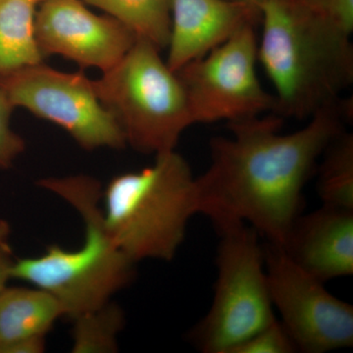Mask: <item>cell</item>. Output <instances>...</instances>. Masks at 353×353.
<instances>
[{
  "mask_svg": "<svg viewBox=\"0 0 353 353\" xmlns=\"http://www.w3.org/2000/svg\"><path fill=\"white\" fill-rule=\"evenodd\" d=\"M352 116L350 97L290 134H281L282 117L274 113L229 123L231 136L211 139L210 166L196 176L199 213L215 227L245 223L282 245L301 215L304 185L318 160Z\"/></svg>",
  "mask_w": 353,
  "mask_h": 353,
  "instance_id": "1",
  "label": "cell"
},
{
  "mask_svg": "<svg viewBox=\"0 0 353 353\" xmlns=\"http://www.w3.org/2000/svg\"><path fill=\"white\" fill-rule=\"evenodd\" d=\"M259 61L273 83L276 115L309 119L340 101L353 82L352 34L294 0H266Z\"/></svg>",
  "mask_w": 353,
  "mask_h": 353,
  "instance_id": "2",
  "label": "cell"
},
{
  "mask_svg": "<svg viewBox=\"0 0 353 353\" xmlns=\"http://www.w3.org/2000/svg\"><path fill=\"white\" fill-rule=\"evenodd\" d=\"M38 185L72 206L85 227L82 246L50 245L38 256L16 259L12 279L46 290L74 319L112 301L134 280L136 264L118 248L105 226L102 187L87 175L50 176Z\"/></svg>",
  "mask_w": 353,
  "mask_h": 353,
  "instance_id": "3",
  "label": "cell"
},
{
  "mask_svg": "<svg viewBox=\"0 0 353 353\" xmlns=\"http://www.w3.org/2000/svg\"><path fill=\"white\" fill-rule=\"evenodd\" d=\"M102 211L113 241L134 263L171 261L199 214L196 176L176 150L155 155L150 166L114 176L102 190Z\"/></svg>",
  "mask_w": 353,
  "mask_h": 353,
  "instance_id": "4",
  "label": "cell"
},
{
  "mask_svg": "<svg viewBox=\"0 0 353 353\" xmlns=\"http://www.w3.org/2000/svg\"><path fill=\"white\" fill-rule=\"evenodd\" d=\"M157 46L137 39L122 59L94 81L97 97L119 125L127 145L145 154L176 150L194 125L187 92Z\"/></svg>",
  "mask_w": 353,
  "mask_h": 353,
  "instance_id": "5",
  "label": "cell"
},
{
  "mask_svg": "<svg viewBox=\"0 0 353 353\" xmlns=\"http://www.w3.org/2000/svg\"><path fill=\"white\" fill-rule=\"evenodd\" d=\"M217 281L208 315L192 333L205 353H231L248 336L277 319L274 312L263 245L259 234L243 222L216 227Z\"/></svg>",
  "mask_w": 353,
  "mask_h": 353,
  "instance_id": "6",
  "label": "cell"
},
{
  "mask_svg": "<svg viewBox=\"0 0 353 353\" xmlns=\"http://www.w3.org/2000/svg\"><path fill=\"white\" fill-rule=\"evenodd\" d=\"M0 90L14 108L68 132L83 150H121L124 134L97 97L94 81L82 72L67 73L43 62L0 75Z\"/></svg>",
  "mask_w": 353,
  "mask_h": 353,
  "instance_id": "7",
  "label": "cell"
},
{
  "mask_svg": "<svg viewBox=\"0 0 353 353\" xmlns=\"http://www.w3.org/2000/svg\"><path fill=\"white\" fill-rule=\"evenodd\" d=\"M255 26H245L176 72L187 92L194 124L236 122L275 112V95L264 90L257 76Z\"/></svg>",
  "mask_w": 353,
  "mask_h": 353,
  "instance_id": "8",
  "label": "cell"
},
{
  "mask_svg": "<svg viewBox=\"0 0 353 353\" xmlns=\"http://www.w3.org/2000/svg\"><path fill=\"white\" fill-rule=\"evenodd\" d=\"M263 250L272 304L297 352L352 347V304L334 296L323 281L294 263L280 246L267 241Z\"/></svg>",
  "mask_w": 353,
  "mask_h": 353,
  "instance_id": "9",
  "label": "cell"
},
{
  "mask_svg": "<svg viewBox=\"0 0 353 353\" xmlns=\"http://www.w3.org/2000/svg\"><path fill=\"white\" fill-rule=\"evenodd\" d=\"M34 20L43 58L60 55L82 68L108 71L127 54L137 37L111 16L97 15L82 0H44Z\"/></svg>",
  "mask_w": 353,
  "mask_h": 353,
  "instance_id": "10",
  "label": "cell"
},
{
  "mask_svg": "<svg viewBox=\"0 0 353 353\" xmlns=\"http://www.w3.org/2000/svg\"><path fill=\"white\" fill-rule=\"evenodd\" d=\"M260 17L259 7L236 0H171L167 65L176 73Z\"/></svg>",
  "mask_w": 353,
  "mask_h": 353,
  "instance_id": "11",
  "label": "cell"
},
{
  "mask_svg": "<svg viewBox=\"0 0 353 353\" xmlns=\"http://www.w3.org/2000/svg\"><path fill=\"white\" fill-rule=\"evenodd\" d=\"M278 246L294 263L324 283L352 275L353 210L323 205L307 215L301 214Z\"/></svg>",
  "mask_w": 353,
  "mask_h": 353,
  "instance_id": "12",
  "label": "cell"
},
{
  "mask_svg": "<svg viewBox=\"0 0 353 353\" xmlns=\"http://www.w3.org/2000/svg\"><path fill=\"white\" fill-rule=\"evenodd\" d=\"M63 308L46 290L7 287L0 292V353H41Z\"/></svg>",
  "mask_w": 353,
  "mask_h": 353,
  "instance_id": "13",
  "label": "cell"
},
{
  "mask_svg": "<svg viewBox=\"0 0 353 353\" xmlns=\"http://www.w3.org/2000/svg\"><path fill=\"white\" fill-rule=\"evenodd\" d=\"M37 0H0V75L43 61L37 43Z\"/></svg>",
  "mask_w": 353,
  "mask_h": 353,
  "instance_id": "14",
  "label": "cell"
},
{
  "mask_svg": "<svg viewBox=\"0 0 353 353\" xmlns=\"http://www.w3.org/2000/svg\"><path fill=\"white\" fill-rule=\"evenodd\" d=\"M101 9L137 37L167 48L171 34V0H82Z\"/></svg>",
  "mask_w": 353,
  "mask_h": 353,
  "instance_id": "15",
  "label": "cell"
},
{
  "mask_svg": "<svg viewBox=\"0 0 353 353\" xmlns=\"http://www.w3.org/2000/svg\"><path fill=\"white\" fill-rule=\"evenodd\" d=\"M318 168L323 205L353 210V134L343 131L327 146Z\"/></svg>",
  "mask_w": 353,
  "mask_h": 353,
  "instance_id": "16",
  "label": "cell"
},
{
  "mask_svg": "<svg viewBox=\"0 0 353 353\" xmlns=\"http://www.w3.org/2000/svg\"><path fill=\"white\" fill-rule=\"evenodd\" d=\"M72 320V352L113 353L119 350L118 336L125 326V314L114 301Z\"/></svg>",
  "mask_w": 353,
  "mask_h": 353,
  "instance_id": "17",
  "label": "cell"
},
{
  "mask_svg": "<svg viewBox=\"0 0 353 353\" xmlns=\"http://www.w3.org/2000/svg\"><path fill=\"white\" fill-rule=\"evenodd\" d=\"M297 350L278 319L236 345L231 353H292Z\"/></svg>",
  "mask_w": 353,
  "mask_h": 353,
  "instance_id": "18",
  "label": "cell"
},
{
  "mask_svg": "<svg viewBox=\"0 0 353 353\" xmlns=\"http://www.w3.org/2000/svg\"><path fill=\"white\" fill-rule=\"evenodd\" d=\"M14 106L0 90V170H8L24 153V139L11 126Z\"/></svg>",
  "mask_w": 353,
  "mask_h": 353,
  "instance_id": "19",
  "label": "cell"
},
{
  "mask_svg": "<svg viewBox=\"0 0 353 353\" xmlns=\"http://www.w3.org/2000/svg\"><path fill=\"white\" fill-rule=\"evenodd\" d=\"M321 19L352 34L353 0H294Z\"/></svg>",
  "mask_w": 353,
  "mask_h": 353,
  "instance_id": "20",
  "label": "cell"
},
{
  "mask_svg": "<svg viewBox=\"0 0 353 353\" xmlns=\"http://www.w3.org/2000/svg\"><path fill=\"white\" fill-rule=\"evenodd\" d=\"M11 234L12 230L8 221L0 219V292L12 279L16 257L14 256Z\"/></svg>",
  "mask_w": 353,
  "mask_h": 353,
  "instance_id": "21",
  "label": "cell"
},
{
  "mask_svg": "<svg viewBox=\"0 0 353 353\" xmlns=\"http://www.w3.org/2000/svg\"><path fill=\"white\" fill-rule=\"evenodd\" d=\"M236 1L245 2V3L252 4V6L259 7L260 8V6L266 0H236Z\"/></svg>",
  "mask_w": 353,
  "mask_h": 353,
  "instance_id": "22",
  "label": "cell"
},
{
  "mask_svg": "<svg viewBox=\"0 0 353 353\" xmlns=\"http://www.w3.org/2000/svg\"><path fill=\"white\" fill-rule=\"evenodd\" d=\"M37 1H38V2H39V3H41V2L44 1V0H37Z\"/></svg>",
  "mask_w": 353,
  "mask_h": 353,
  "instance_id": "23",
  "label": "cell"
}]
</instances>
